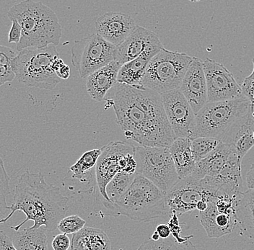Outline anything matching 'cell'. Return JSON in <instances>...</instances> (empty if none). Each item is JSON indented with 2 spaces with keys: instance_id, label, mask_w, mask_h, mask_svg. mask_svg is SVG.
I'll use <instances>...</instances> for the list:
<instances>
[{
  "instance_id": "42",
  "label": "cell",
  "mask_w": 254,
  "mask_h": 250,
  "mask_svg": "<svg viewBox=\"0 0 254 250\" xmlns=\"http://www.w3.org/2000/svg\"><path fill=\"white\" fill-rule=\"evenodd\" d=\"M151 240H153V241H158V240H160V235H159L156 231H155L153 234H152V237H151Z\"/></svg>"
},
{
  "instance_id": "18",
  "label": "cell",
  "mask_w": 254,
  "mask_h": 250,
  "mask_svg": "<svg viewBox=\"0 0 254 250\" xmlns=\"http://www.w3.org/2000/svg\"><path fill=\"white\" fill-rule=\"evenodd\" d=\"M122 66L118 61L114 60L87 77V92L92 99L97 102H101L104 100L108 92L117 83Z\"/></svg>"
},
{
  "instance_id": "24",
  "label": "cell",
  "mask_w": 254,
  "mask_h": 250,
  "mask_svg": "<svg viewBox=\"0 0 254 250\" xmlns=\"http://www.w3.org/2000/svg\"><path fill=\"white\" fill-rule=\"evenodd\" d=\"M47 233L45 226L28 227L12 232L10 238L17 250H48Z\"/></svg>"
},
{
  "instance_id": "25",
  "label": "cell",
  "mask_w": 254,
  "mask_h": 250,
  "mask_svg": "<svg viewBox=\"0 0 254 250\" xmlns=\"http://www.w3.org/2000/svg\"><path fill=\"white\" fill-rule=\"evenodd\" d=\"M236 149L238 158L242 161L243 158L254 147V117L253 109L246 118L235 137L233 144Z\"/></svg>"
},
{
  "instance_id": "21",
  "label": "cell",
  "mask_w": 254,
  "mask_h": 250,
  "mask_svg": "<svg viewBox=\"0 0 254 250\" xmlns=\"http://www.w3.org/2000/svg\"><path fill=\"white\" fill-rule=\"evenodd\" d=\"M190 144V139H176L169 148L179 180L190 176L196 169Z\"/></svg>"
},
{
  "instance_id": "11",
  "label": "cell",
  "mask_w": 254,
  "mask_h": 250,
  "mask_svg": "<svg viewBox=\"0 0 254 250\" xmlns=\"http://www.w3.org/2000/svg\"><path fill=\"white\" fill-rule=\"evenodd\" d=\"M214 193L208 189L202 180L190 175L179 180L166 195V201L170 212H176L177 216L190 213L196 209L199 201L209 202Z\"/></svg>"
},
{
  "instance_id": "43",
  "label": "cell",
  "mask_w": 254,
  "mask_h": 250,
  "mask_svg": "<svg viewBox=\"0 0 254 250\" xmlns=\"http://www.w3.org/2000/svg\"></svg>"
},
{
  "instance_id": "16",
  "label": "cell",
  "mask_w": 254,
  "mask_h": 250,
  "mask_svg": "<svg viewBox=\"0 0 254 250\" xmlns=\"http://www.w3.org/2000/svg\"><path fill=\"white\" fill-rule=\"evenodd\" d=\"M136 22L128 14L106 12L95 23L96 33L115 47L122 45L136 28Z\"/></svg>"
},
{
  "instance_id": "6",
  "label": "cell",
  "mask_w": 254,
  "mask_h": 250,
  "mask_svg": "<svg viewBox=\"0 0 254 250\" xmlns=\"http://www.w3.org/2000/svg\"><path fill=\"white\" fill-rule=\"evenodd\" d=\"M58 58L55 45L25 49L14 58L12 69L19 82L26 86L53 90L62 81L52 69V64Z\"/></svg>"
},
{
  "instance_id": "12",
  "label": "cell",
  "mask_w": 254,
  "mask_h": 250,
  "mask_svg": "<svg viewBox=\"0 0 254 250\" xmlns=\"http://www.w3.org/2000/svg\"><path fill=\"white\" fill-rule=\"evenodd\" d=\"M167 119L176 139H193L196 114L179 89L161 95Z\"/></svg>"
},
{
  "instance_id": "7",
  "label": "cell",
  "mask_w": 254,
  "mask_h": 250,
  "mask_svg": "<svg viewBox=\"0 0 254 250\" xmlns=\"http://www.w3.org/2000/svg\"><path fill=\"white\" fill-rule=\"evenodd\" d=\"M193 57L182 52L163 48L152 57L144 76L143 88L162 95L180 89L181 85Z\"/></svg>"
},
{
  "instance_id": "35",
  "label": "cell",
  "mask_w": 254,
  "mask_h": 250,
  "mask_svg": "<svg viewBox=\"0 0 254 250\" xmlns=\"http://www.w3.org/2000/svg\"><path fill=\"white\" fill-rule=\"evenodd\" d=\"M52 246L54 250H69L71 248L70 240L66 234H57L54 237Z\"/></svg>"
},
{
  "instance_id": "3",
  "label": "cell",
  "mask_w": 254,
  "mask_h": 250,
  "mask_svg": "<svg viewBox=\"0 0 254 250\" xmlns=\"http://www.w3.org/2000/svg\"><path fill=\"white\" fill-rule=\"evenodd\" d=\"M7 16L16 20L22 28V37L16 45L19 52L28 48H42L59 45L62 26L58 17L50 7L40 1L26 0L9 9Z\"/></svg>"
},
{
  "instance_id": "10",
  "label": "cell",
  "mask_w": 254,
  "mask_h": 250,
  "mask_svg": "<svg viewBox=\"0 0 254 250\" xmlns=\"http://www.w3.org/2000/svg\"><path fill=\"white\" fill-rule=\"evenodd\" d=\"M116 49L117 47L94 33L74 41L71 49V63L81 78L86 79L114 61Z\"/></svg>"
},
{
  "instance_id": "13",
  "label": "cell",
  "mask_w": 254,
  "mask_h": 250,
  "mask_svg": "<svg viewBox=\"0 0 254 250\" xmlns=\"http://www.w3.org/2000/svg\"><path fill=\"white\" fill-rule=\"evenodd\" d=\"M207 87L208 102L233 100L244 98L242 88L223 65L206 58L203 61Z\"/></svg>"
},
{
  "instance_id": "14",
  "label": "cell",
  "mask_w": 254,
  "mask_h": 250,
  "mask_svg": "<svg viewBox=\"0 0 254 250\" xmlns=\"http://www.w3.org/2000/svg\"><path fill=\"white\" fill-rule=\"evenodd\" d=\"M102 152L95 166L97 184L103 199L109 202L106 186L116 175L121 172L119 161L127 153H134L135 147L122 141H116L102 147Z\"/></svg>"
},
{
  "instance_id": "36",
  "label": "cell",
  "mask_w": 254,
  "mask_h": 250,
  "mask_svg": "<svg viewBox=\"0 0 254 250\" xmlns=\"http://www.w3.org/2000/svg\"><path fill=\"white\" fill-rule=\"evenodd\" d=\"M12 27L9 33V39L8 43L12 44L15 43L16 45L20 43L22 37V28L20 24L16 20H12Z\"/></svg>"
},
{
  "instance_id": "39",
  "label": "cell",
  "mask_w": 254,
  "mask_h": 250,
  "mask_svg": "<svg viewBox=\"0 0 254 250\" xmlns=\"http://www.w3.org/2000/svg\"><path fill=\"white\" fill-rule=\"evenodd\" d=\"M56 74L61 80H67L70 76V68L68 65L64 64L60 68L57 72H56Z\"/></svg>"
},
{
  "instance_id": "31",
  "label": "cell",
  "mask_w": 254,
  "mask_h": 250,
  "mask_svg": "<svg viewBox=\"0 0 254 250\" xmlns=\"http://www.w3.org/2000/svg\"><path fill=\"white\" fill-rule=\"evenodd\" d=\"M9 181L10 178L6 171L4 161L0 156V220L6 218L7 212L10 210L7 203V197L10 194Z\"/></svg>"
},
{
  "instance_id": "20",
  "label": "cell",
  "mask_w": 254,
  "mask_h": 250,
  "mask_svg": "<svg viewBox=\"0 0 254 250\" xmlns=\"http://www.w3.org/2000/svg\"><path fill=\"white\" fill-rule=\"evenodd\" d=\"M235 150L233 145L220 144L213 152L196 163V169L190 175L198 180H202L205 177L217 176Z\"/></svg>"
},
{
  "instance_id": "40",
  "label": "cell",
  "mask_w": 254,
  "mask_h": 250,
  "mask_svg": "<svg viewBox=\"0 0 254 250\" xmlns=\"http://www.w3.org/2000/svg\"><path fill=\"white\" fill-rule=\"evenodd\" d=\"M246 185L249 190H254V163L246 174Z\"/></svg>"
},
{
  "instance_id": "30",
  "label": "cell",
  "mask_w": 254,
  "mask_h": 250,
  "mask_svg": "<svg viewBox=\"0 0 254 250\" xmlns=\"http://www.w3.org/2000/svg\"><path fill=\"white\" fill-rule=\"evenodd\" d=\"M15 56V52L12 49L0 46V86L15 78L12 69V61Z\"/></svg>"
},
{
  "instance_id": "17",
  "label": "cell",
  "mask_w": 254,
  "mask_h": 250,
  "mask_svg": "<svg viewBox=\"0 0 254 250\" xmlns=\"http://www.w3.org/2000/svg\"><path fill=\"white\" fill-rule=\"evenodd\" d=\"M163 47L158 35L137 25L127 40L116 49L114 60L124 65L136 59L147 49Z\"/></svg>"
},
{
  "instance_id": "23",
  "label": "cell",
  "mask_w": 254,
  "mask_h": 250,
  "mask_svg": "<svg viewBox=\"0 0 254 250\" xmlns=\"http://www.w3.org/2000/svg\"><path fill=\"white\" fill-rule=\"evenodd\" d=\"M236 220L241 235L254 240V190L241 193L236 205Z\"/></svg>"
},
{
  "instance_id": "19",
  "label": "cell",
  "mask_w": 254,
  "mask_h": 250,
  "mask_svg": "<svg viewBox=\"0 0 254 250\" xmlns=\"http://www.w3.org/2000/svg\"><path fill=\"white\" fill-rule=\"evenodd\" d=\"M163 47H154L147 49L136 59L122 65L119 70L117 82L136 88H144L142 85L143 76L146 68L152 57Z\"/></svg>"
},
{
  "instance_id": "1",
  "label": "cell",
  "mask_w": 254,
  "mask_h": 250,
  "mask_svg": "<svg viewBox=\"0 0 254 250\" xmlns=\"http://www.w3.org/2000/svg\"><path fill=\"white\" fill-rule=\"evenodd\" d=\"M69 199L63 196L60 188L48 184L41 172L31 173L27 169L16 185L11 212L0 220V224L7 222L16 211H22L26 218L11 229L19 231L25 223L33 221L32 229L45 226L47 232H55L60 221L66 217Z\"/></svg>"
},
{
  "instance_id": "26",
  "label": "cell",
  "mask_w": 254,
  "mask_h": 250,
  "mask_svg": "<svg viewBox=\"0 0 254 250\" xmlns=\"http://www.w3.org/2000/svg\"><path fill=\"white\" fill-rule=\"evenodd\" d=\"M102 152V149H95L83 153L74 165L71 166L69 171L72 178L84 183L90 171L96 166L98 158Z\"/></svg>"
},
{
  "instance_id": "2",
  "label": "cell",
  "mask_w": 254,
  "mask_h": 250,
  "mask_svg": "<svg viewBox=\"0 0 254 250\" xmlns=\"http://www.w3.org/2000/svg\"><path fill=\"white\" fill-rule=\"evenodd\" d=\"M103 100L114 107L117 123L127 139L142 147L168 149L176 140L169 123L158 121L135 105L123 84L117 82Z\"/></svg>"
},
{
  "instance_id": "27",
  "label": "cell",
  "mask_w": 254,
  "mask_h": 250,
  "mask_svg": "<svg viewBox=\"0 0 254 250\" xmlns=\"http://www.w3.org/2000/svg\"><path fill=\"white\" fill-rule=\"evenodd\" d=\"M135 175L119 172L114 176L106 186V194L109 198V202L114 203L122 199L132 184Z\"/></svg>"
},
{
  "instance_id": "34",
  "label": "cell",
  "mask_w": 254,
  "mask_h": 250,
  "mask_svg": "<svg viewBox=\"0 0 254 250\" xmlns=\"http://www.w3.org/2000/svg\"><path fill=\"white\" fill-rule=\"evenodd\" d=\"M121 172L128 175H136V161L135 160L134 152L127 153L121 158L119 161Z\"/></svg>"
},
{
  "instance_id": "38",
  "label": "cell",
  "mask_w": 254,
  "mask_h": 250,
  "mask_svg": "<svg viewBox=\"0 0 254 250\" xmlns=\"http://www.w3.org/2000/svg\"><path fill=\"white\" fill-rule=\"evenodd\" d=\"M156 232H158L159 235H160V239H166L169 238L171 237V232L169 226L168 224H159L156 228Z\"/></svg>"
},
{
  "instance_id": "9",
  "label": "cell",
  "mask_w": 254,
  "mask_h": 250,
  "mask_svg": "<svg viewBox=\"0 0 254 250\" xmlns=\"http://www.w3.org/2000/svg\"><path fill=\"white\" fill-rule=\"evenodd\" d=\"M136 175H142L166 195L179 180L168 148L135 147Z\"/></svg>"
},
{
  "instance_id": "15",
  "label": "cell",
  "mask_w": 254,
  "mask_h": 250,
  "mask_svg": "<svg viewBox=\"0 0 254 250\" xmlns=\"http://www.w3.org/2000/svg\"><path fill=\"white\" fill-rule=\"evenodd\" d=\"M181 92L188 101L195 114L208 102L207 87L203 61L193 57L181 85Z\"/></svg>"
},
{
  "instance_id": "33",
  "label": "cell",
  "mask_w": 254,
  "mask_h": 250,
  "mask_svg": "<svg viewBox=\"0 0 254 250\" xmlns=\"http://www.w3.org/2000/svg\"><path fill=\"white\" fill-rule=\"evenodd\" d=\"M171 219L168 222V226L171 229V234L172 237H174L175 240L179 243H184V242L189 241L190 238L193 237V236H187V237H182L181 235L182 233V229H181L180 224H179V219H178V216L176 212H172L171 213Z\"/></svg>"
},
{
  "instance_id": "22",
  "label": "cell",
  "mask_w": 254,
  "mask_h": 250,
  "mask_svg": "<svg viewBox=\"0 0 254 250\" xmlns=\"http://www.w3.org/2000/svg\"><path fill=\"white\" fill-rule=\"evenodd\" d=\"M71 250H111L110 240L103 230L85 227L73 234Z\"/></svg>"
},
{
  "instance_id": "41",
  "label": "cell",
  "mask_w": 254,
  "mask_h": 250,
  "mask_svg": "<svg viewBox=\"0 0 254 250\" xmlns=\"http://www.w3.org/2000/svg\"><path fill=\"white\" fill-rule=\"evenodd\" d=\"M208 203H209V202L204 201V200L198 202L197 205H196V209L199 211V213L200 212L205 211L208 207Z\"/></svg>"
},
{
  "instance_id": "4",
  "label": "cell",
  "mask_w": 254,
  "mask_h": 250,
  "mask_svg": "<svg viewBox=\"0 0 254 250\" xmlns=\"http://www.w3.org/2000/svg\"><path fill=\"white\" fill-rule=\"evenodd\" d=\"M252 109V102L246 97L207 102L196 114V127L192 139L211 137L232 145Z\"/></svg>"
},
{
  "instance_id": "32",
  "label": "cell",
  "mask_w": 254,
  "mask_h": 250,
  "mask_svg": "<svg viewBox=\"0 0 254 250\" xmlns=\"http://www.w3.org/2000/svg\"><path fill=\"white\" fill-rule=\"evenodd\" d=\"M86 221L77 215L66 216L62 219L57 226L62 234H74L82 230L85 227Z\"/></svg>"
},
{
  "instance_id": "5",
  "label": "cell",
  "mask_w": 254,
  "mask_h": 250,
  "mask_svg": "<svg viewBox=\"0 0 254 250\" xmlns=\"http://www.w3.org/2000/svg\"><path fill=\"white\" fill-rule=\"evenodd\" d=\"M103 203L109 215L125 216L138 222H149L171 215L166 195L150 180L136 174L132 184L122 199L114 203L103 200Z\"/></svg>"
},
{
  "instance_id": "29",
  "label": "cell",
  "mask_w": 254,
  "mask_h": 250,
  "mask_svg": "<svg viewBox=\"0 0 254 250\" xmlns=\"http://www.w3.org/2000/svg\"><path fill=\"white\" fill-rule=\"evenodd\" d=\"M221 143L218 139L211 137H199L192 139L190 149L196 163L202 160L208 155L213 152Z\"/></svg>"
},
{
  "instance_id": "8",
  "label": "cell",
  "mask_w": 254,
  "mask_h": 250,
  "mask_svg": "<svg viewBox=\"0 0 254 250\" xmlns=\"http://www.w3.org/2000/svg\"><path fill=\"white\" fill-rule=\"evenodd\" d=\"M236 184L223 185L219 188L205 211L200 212V221L209 238H220L231 234L237 226L236 205L241 194Z\"/></svg>"
},
{
  "instance_id": "37",
  "label": "cell",
  "mask_w": 254,
  "mask_h": 250,
  "mask_svg": "<svg viewBox=\"0 0 254 250\" xmlns=\"http://www.w3.org/2000/svg\"><path fill=\"white\" fill-rule=\"evenodd\" d=\"M0 250H17L10 237L2 230H0Z\"/></svg>"
},
{
  "instance_id": "28",
  "label": "cell",
  "mask_w": 254,
  "mask_h": 250,
  "mask_svg": "<svg viewBox=\"0 0 254 250\" xmlns=\"http://www.w3.org/2000/svg\"><path fill=\"white\" fill-rule=\"evenodd\" d=\"M137 250H197L190 240L179 243L174 237L163 240L160 239L158 241L149 240L144 242L139 246Z\"/></svg>"
}]
</instances>
